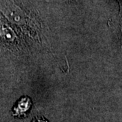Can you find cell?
Returning a JSON list of instances; mask_svg holds the SVG:
<instances>
[{"label":"cell","mask_w":122,"mask_h":122,"mask_svg":"<svg viewBox=\"0 0 122 122\" xmlns=\"http://www.w3.org/2000/svg\"><path fill=\"white\" fill-rule=\"evenodd\" d=\"M32 106V102L29 97L22 96L14 105L12 109V114L15 117H23L25 116Z\"/></svg>","instance_id":"6da1fadb"},{"label":"cell","mask_w":122,"mask_h":122,"mask_svg":"<svg viewBox=\"0 0 122 122\" xmlns=\"http://www.w3.org/2000/svg\"><path fill=\"white\" fill-rule=\"evenodd\" d=\"M32 122H48L45 118L44 117H36L35 118Z\"/></svg>","instance_id":"7a4b0ae2"}]
</instances>
